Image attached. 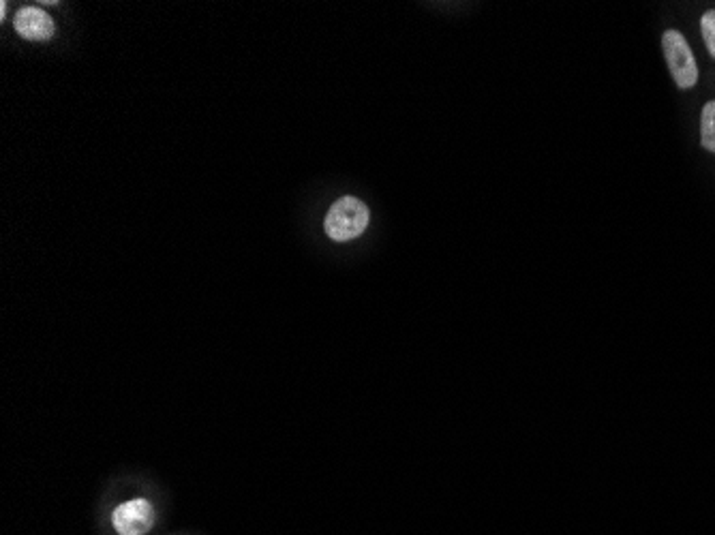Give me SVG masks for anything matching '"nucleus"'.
I'll return each mask as SVG.
<instances>
[{"instance_id":"nucleus-1","label":"nucleus","mask_w":715,"mask_h":535,"mask_svg":"<svg viewBox=\"0 0 715 535\" xmlns=\"http://www.w3.org/2000/svg\"><path fill=\"white\" fill-rule=\"evenodd\" d=\"M369 221H371L369 206L358 200V197L345 195L330 206L324 221V229L332 240L347 242L362 236L364 229L369 227Z\"/></svg>"},{"instance_id":"nucleus-2","label":"nucleus","mask_w":715,"mask_h":535,"mask_svg":"<svg viewBox=\"0 0 715 535\" xmlns=\"http://www.w3.org/2000/svg\"><path fill=\"white\" fill-rule=\"evenodd\" d=\"M662 50L666 56L668 69H671L673 78H675V84L681 90H688V88L696 86L698 67H696V60H694V54L690 50L686 37H683L675 28L666 30V33L662 35Z\"/></svg>"},{"instance_id":"nucleus-3","label":"nucleus","mask_w":715,"mask_h":535,"mask_svg":"<svg viewBox=\"0 0 715 535\" xmlns=\"http://www.w3.org/2000/svg\"><path fill=\"white\" fill-rule=\"evenodd\" d=\"M112 523L120 535H142L155 525V510L150 501L133 499L114 510Z\"/></svg>"},{"instance_id":"nucleus-4","label":"nucleus","mask_w":715,"mask_h":535,"mask_svg":"<svg viewBox=\"0 0 715 535\" xmlns=\"http://www.w3.org/2000/svg\"><path fill=\"white\" fill-rule=\"evenodd\" d=\"M13 28L26 41H48L54 37V20L39 7H24L13 20Z\"/></svg>"},{"instance_id":"nucleus-5","label":"nucleus","mask_w":715,"mask_h":535,"mask_svg":"<svg viewBox=\"0 0 715 535\" xmlns=\"http://www.w3.org/2000/svg\"><path fill=\"white\" fill-rule=\"evenodd\" d=\"M701 144L715 152V101H709L701 114Z\"/></svg>"},{"instance_id":"nucleus-6","label":"nucleus","mask_w":715,"mask_h":535,"mask_svg":"<svg viewBox=\"0 0 715 535\" xmlns=\"http://www.w3.org/2000/svg\"><path fill=\"white\" fill-rule=\"evenodd\" d=\"M701 33L709 54L715 58V9H709L701 18Z\"/></svg>"},{"instance_id":"nucleus-7","label":"nucleus","mask_w":715,"mask_h":535,"mask_svg":"<svg viewBox=\"0 0 715 535\" xmlns=\"http://www.w3.org/2000/svg\"><path fill=\"white\" fill-rule=\"evenodd\" d=\"M5 11H7V3H0V18H5Z\"/></svg>"}]
</instances>
